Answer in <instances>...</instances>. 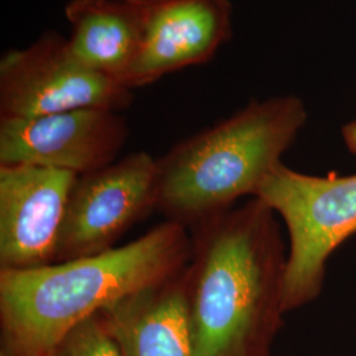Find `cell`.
<instances>
[{"label":"cell","mask_w":356,"mask_h":356,"mask_svg":"<svg viewBox=\"0 0 356 356\" xmlns=\"http://www.w3.org/2000/svg\"><path fill=\"white\" fill-rule=\"evenodd\" d=\"M342 140L347 151L356 156V119L346 123L342 127Z\"/></svg>","instance_id":"cell-13"},{"label":"cell","mask_w":356,"mask_h":356,"mask_svg":"<svg viewBox=\"0 0 356 356\" xmlns=\"http://www.w3.org/2000/svg\"><path fill=\"white\" fill-rule=\"evenodd\" d=\"M128 135L127 119L102 108L0 118V165L44 166L82 176L114 164Z\"/></svg>","instance_id":"cell-7"},{"label":"cell","mask_w":356,"mask_h":356,"mask_svg":"<svg viewBox=\"0 0 356 356\" xmlns=\"http://www.w3.org/2000/svg\"><path fill=\"white\" fill-rule=\"evenodd\" d=\"M49 356L124 355L101 313H97L67 331Z\"/></svg>","instance_id":"cell-12"},{"label":"cell","mask_w":356,"mask_h":356,"mask_svg":"<svg viewBox=\"0 0 356 356\" xmlns=\"http://www.w3.org/2000/svg\"><path fill=\"white\" fill-rule=\"evenodd\" d=\"M307 122L304 101L277 95L251 101L211 127L186 138L157 159V209L188 229L222 214L282 164Z\"/></svg>","instance_id":"cell-3"},{"label":"cell","mask_w":356,"mask_h":356,"mask_svg":"<svg viewBox=\"0 0 356 356\" xmlns=\"http://www.w3.org/2000/svg\"><path fill=\"white\" fill-rule=\"evenodd\" d=\"M78 176L35 165H0V270L56 263L66 204Z\"/></svg>","instance_id":"cell-8"},{"label":"cell","mask_w":356,"mask_h":356,"mask_svg":"<svg viewBox=\"0 0 356 356\" xmlns=\"http://www.w3.org/2000/svg\"><path fill=\"white\" fill-rule=\"evenodd\" d=\"M99 313L124 356H195L182 275Z\"/></svg>","instance_id":"cell-10"},{"label":"cell","mask_w":356,"mask_h":356,"mask_svg":"<svg viewBox=\"0 0 356 356\" xmlns=\"http://www.w3.org/2000/svg\"><path fill=\"white\" fill-rule=\"evenodd\" d=\"M189 231L182 280L195 356H273L288 254L276 213L251 198Z\"/></svg>","instance_id":"cell-1"},{"label":"cell","mask_w":356,"mask_h":356,"mask_svg":"<svg viewBox=\"0 0 356 356\" xmlns=\"http://www.w3.org/2000/svg\"><path fill=\"white\" fill-rule=\"evenodd\" d=\"M65 16L72 26L69 47L76 58L126 86L140 49L147 0H70Z\"/></svg>","instance_id":"cell-11"},{"label":"cell","mask_w":356,"mask_h":356,"mask_svg":"<svg viewBox=\"0 0 356 356\" xmlns=\"http://www.w3.org/2000/svg\"><path fill=\"white\" fill-rule=\"evenodd\" d=\"M254 198L280 216L288 234L285 314L313 304L323 291L331 254L356 234V173L321 177L282 163Z\"/></svg>","instance_id":"cell-4"},{"label":"cell","mask_w":356,"mask_h":356,"mask_svg":"<svg viewBox=\"0 0 356 356\" xmlns=\"http://www.w3.org/2000/svg\"><path fill=\"white\" fill-rule=\"evenodd\" d=\"M0 356H10L8 354H6L4 351H0Z\"/></svg>","instance_id":"cell-14"},{"label":"cell","mask_w":356,"mask_h":356,"mask_svg":"<svg viewBox=\"0 0 356 356\" xmlns=\"http://www.w3.org/2000/svg\"><path fill=\"white\" fill-rule=\"evenodd\" d=\"M157 159L135 152L78 176L69 194L56 263L113 250L136 223L157 209Z\"/></svg>","instance_id":"cell-6"},{"label":"cell","mask_w":356,"mask_h":356,"mask_svg":"<svg viewBox=\"0 0 356 356\" xmlns=\"http://www.w3.org/2000/svg\"><path fill=\"white\" fill-rule=\"evenodd\" d=\"M231 35V0H147L140 49L126 88H144L181 69L207 64Z\"/></svg>","instance_id":"cell-9"},{"label":"cell","mask_w":356,"mask_h":356,"mask_svg":"<svg viewBox=\"0 0 356 356\" xmlns=\"http://www.w3.org/2000/svg\"><path fill=\"white\" fill-rule=\"evenodd\" d=\"M191 254V232L165 220L136 241L102 254L0 270V351L51 355L83 319L131 294L177 279Z\"/></svg>","instance_id":"cell-2"},{"label":"cell","mask_w":356,"mask_h":356,"mask_svg":"<svg viewBox=\"0 0 356 356\" xmlns=\"http://www.w3.org/2000/svg\"><path fill=\"white\" fill-rule=\"evenodd\" d=\"M132 90L82 64L69 40L48 31L0 60V118H33L81 108L120 113Z\"/></svg>","instance_id":"cell-5"}]
</instances>
